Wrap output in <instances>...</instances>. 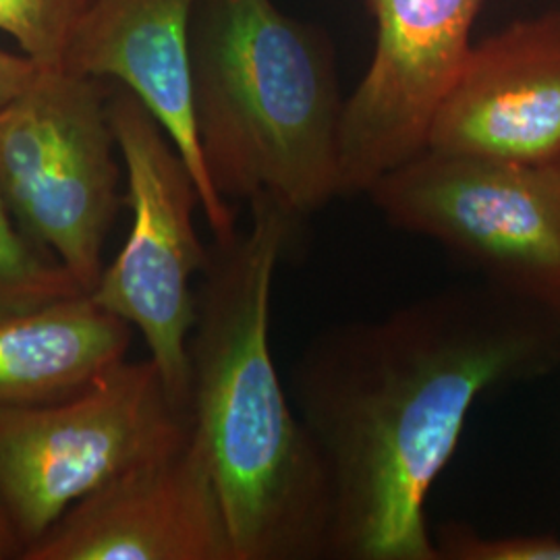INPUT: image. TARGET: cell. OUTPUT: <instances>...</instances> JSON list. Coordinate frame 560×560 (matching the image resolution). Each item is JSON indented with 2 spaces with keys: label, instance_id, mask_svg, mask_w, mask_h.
<instances>
[{
  "label": "cell",
  "instance_id": "cell-12",
  "mask_svg": "<svg viewBox=\"0 0 560 560\" xmlns=\"http://www.w3.org/2000/svg\"><path fill=\"white\" fill-rule=\"evenodd\" d=\"M133 328L88 293L0 310V409L65 399L125 360Z\"/></svg>",
  "mask_w": 560,
  "mask_h": 560
},
{
  "label": "cell",
  "instance_id": "cell-14",
  "mask_svg": "<svg viewBox=\"0 0 560 560\" xmlns=\"http://www.w3.org/2000/svg\"><path fill=\"white\" fill-rule=\"evenodd\" d=\"M85 4L88 0H0V30L44 69H62Z\"/></svg>",
  "mask_w": 560,
  "mask_h": 560
},
{
  "label": "cell",
  "instance_id": "cell-17",
  "mask_svg": "<svg viewBox=\"0 0 560 560\" xmlns=\"http://www.w3.org/2000/svg\"><path fill=\"white\" fill-rule=\"evenodd\" d=\"M23 557V544L18 532L13 529L11 521L0 509V560L21 559Z\"/></svg>",
  "mask_w": 560,
  "mask_h": 560
},
{
  "label": "cell",
  "instance_id": "cell-8",
  "mask_svg": "<svg viewBox=\"0 0 560 560\" xmlns=\"http://www.w3.org/2000/svg\"><path fill=\"white\" fill-rule=\"evenodd\" d=\"M376 46L365 75L342 102L340 196L370 187L428 145L442 101L471 50L486 0H365Z\"/></svg>",
  "mask_w": 560,
  "mask_h": 560
},
{
  "label": "cell",
  "instance_id": "cell-15",
  "mask_svg": "<svg viewBox=\"0 0 560 560\" xmlns=\"http://www.w3.org/2000/svg\"><path fill=\"white\" fill-rule=\"evenodd\" d=\"M441 560H560V538L502 536L486 538L460 523H448L436 538Z\"/></svg>",
  "mask_w": 560,
  "mask_h": 560
},
{
  "label": "cell",
  "instance_id": "cell-7",
  "mask_svg": "<svg viewBox=\"0 0 560 560\" xmlns=\"http://www.w3.org/2000/svg\"><path fill=\"white\" fill-rule=\"evenodd\" d=\"M108 119L125 162L131 226L88 295L140 330L166 390L189 409L194 279L210 258L194 221L200 194L161 122L129 90L108 96Z\"/></svg>",
  "mask_w": 560,
  "mask_h": 560
},
{
  "label": "cell",
  "instance_id": "cell-6",
  "mask_svg": "<svg viewBox=\"0 0 560 560\" xmlns=\"http://www.w3.org/2000/svg\"><path fill=\"white\" fill-rule=\"evenodd\" d=\"M102 80L42 69L0 108V189L21 231L90 293L119 212L117 140Z\"/></svg>",
  "mask_w": 560,
  "mask_h": 560
},
{
  "label": "cell",
  "instance_id": "cell-9",
  "mask_svg": "<svg viewBox=\"0 0 560 560\" xmlns=\"http://www.w3.org/2000/svg\"><path fill=\"white\" fill-rule=\"evenodd\" d=\"M23 560H235L200 441H185L75 502Z\"/></svg>",
  "mask_w": 560,
  "mask_h": 560
},
{
  "label": "cell",
  "instance_id": "cell-10",
  "mask_svg": "<svg viewBox=\"0 0 560 560\" xmlns=\"http://www.w3.org/2000/svg\"><path fill=\"white\" fill-rule=\"evenodd\" d=\"M425 150L490 161L560 162V13L471 46Z\"/></svg>",
  "mask_w": 560,
  "mask_h": 560
},
{
  "label": "cell",
  "instance_id": "cell-13",
  "mask_svg": "<svg viewBox=\"0 0 560 560\" xmlns=\"http://www.w3.org/2000/svg\"><path fill=\"white\" fill-rule=\"evenodd\" d=\"M83 293L69 270L21 231L0 189V310H25Z\"/></svg>",
  "mask_w": 560,
  "mask_h": 560
},
{
  "label": "cell",
  "instance_id": "cell-5",
  "mask_svg": "<svg viewBox=\"0 0 560 560\" xmlns=\"http://www.w3.org/2000/svg\"><path fill=\"white\" fill-rule=\"evenodd\" d=\"M368 196L390 226L436 241L481 280L560 318V162L423 150Z\"/></svg>",
  "mask_w": 560,
  "mask_h": 560
},
{
  "label": "cell",
  "instance_id": "cell-2",
  "mask_svg": "<svg viewBox=\"0 0 560 560\" xmlns=\"http://www.w3.org/2000/svg\"><path fill=\"white\" fill-rule=\"evenodd\" d=\"M212 241L189 337V416L221 494L235 560H326L330 492L270 349L275 275L300 219L268 196Z\"/></svg>",
  "mask_w": 560,
  "mask_h": 560
},
{
  "label": "cell",
  "instance_id": "cell-3",
  "mask_svg": "<svg viewBox=\"0 0 560 560\" xmlns=\"http://www.w3.org/2000/svg\"><path fill=\"white\" fill-rule=\"evenodd\" d=\"M189 71L201 161L222 200L303 221L340 196L332 48L272 0H196Z\"/></svg>",
  "mask_w": 560,
  "mask_h": 560
},
{
  "label": "cell",
  "instance_id": "cell-16",
  "mask_svg": "<svg viewBox=\"0 0 560 560\" xmlns=\"http://www.w3.org/2000/svg\"><path fill=\"white\" fill-rule=\"evenodd\" d=\"M38 62L25 55H9L0 50V108L15 101L42 73Z\"/></svg>",
  "mask_w": 560,
  "mask_h": 560
},
{
  "label": "cell",
  "instance_id": "cell-4",
  "mask_svg": "<svg viewBox=\"0 0 560 560\" xmlns=\"http://www.w3.org/2000/svg\"><path fill=\"white\" fill-rule=\"evenodd\" d=\"M189 432V409L171 397L150 358L117 361L65 399L2 407L0 509L23 552L75 502Z\"/></svg>",
  "mask_w": 560,
  "mask_h": 560
},
{
  "label": "cell",
  "instance_id": "cell-11",
  "mask_svg": "<svg viewBox=\"0 0 560 560\" xmlns=\"http://www.w3.org/2000/svg\"><path fill=\"white\" fill-rule=\"evenodd\" d=\"M196 0H88L62 71L119 81L179 150L217 241L237 233L235 212L208 179L194 117L189 30Z\"/></svg>",
  "mask_w": 560,
  "mask_h": 560
},
{
  "label": "cell",
  "instance_id": "cell-1",
  "mask_svg": "<svg viewBox=\"0 0 560 560\" xmlns=\"http://www.w3.org/2000/svg\"><path fill=\"white\" fill-rule=\"evenodd\" d=\"M560 370V318L478 280L310 340L293 407L330 492L326 560H441L425 504L478 400Z\"/></svg>",
  "mask_w": 560,
  "mask_h": 560
}]
</instances>
